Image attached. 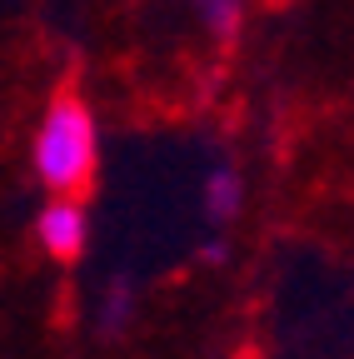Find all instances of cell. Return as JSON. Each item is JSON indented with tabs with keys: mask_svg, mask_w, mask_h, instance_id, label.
<instances>
[{
	"mask_svg": "<svg viewBox=\"0 0 354 359\" xmlns=\"http://www.w3.org/2000/svg\"><path fill=\"white\" fill-rule=\"evenodd\" d=\"M35 180L50 195H85L100 170V125L80 95H55L30 140Z\"/></svg>",
	"mask_w": 354,
	"mask_h": 359,
	"instance_id": "6da1fadb",
	"label": "cell"
},
{
	"mask_svg": "<svg viewBox=\"0 0 354 359\" xmlns=\"http://www.w3.org/2000/svg\"><path fill=\"white\" fill-rule=\"evenodd\" d=\"M35 240L50 259H75L90 240V215H85L80 195H50L35 219Z\"/></svg>",
	"mask_w": 354,
	"mask_h": 359,
	"instance_id": "7a4b0ae2",
	"label": "cell"
},
{
	"mask_svg": "<svg viewBox=\"0 0 354 359\" xmlns=\"http://www.w3.org/2000/svg\"><path fill=\"white\" fill-rule=\"evenodd\" d=\"M200 205H205V215H210L215 224L235 219V215H240V205H245V180H240V175H235L230 165H215V170L205 175Z\"/></svg>",
	"mask_w": 354,
	"mask_h": 359,
	"instance_id": "3957f363",
	"label": "cell"
},
{
	"mask_svg": "<svg viewBox=\"0 0 354 359\" xmlns=\"http://www.w3.org/2000/svg\"><path fill=\"white\" fill-rule=\"evenodd\" d=\"M195 15L205 20L210 35L230 40L240 30V20H245V0H195Z\"/></svg>",
	"mask_w": 354,
	"mask_h": 359,
	"instance_id": "277c9868",
	"label": "cell"
}]
</instances>
